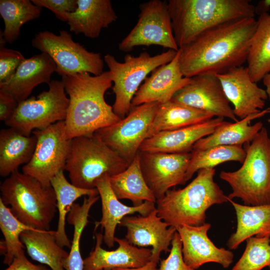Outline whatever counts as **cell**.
I'll use <instances>...</instances> for the list:
<instances>
[{
  "label": "cell",
  "instance_id": "cell-21",
  "mask_svg": "<svg viewBox=\"0 0 270 270\" xmlns=\"http://www.w3.org/2000/svg\"><path fill=\"white\" fill-rule=\"evenodd\" d=\"M96 245L84 260V270H112L116 268H132L142 267L150 260L152 249L138 248L126 238L115 237L118 248L107 250L102 247L104 236L96 233Z\"/></svg>",
  "mask_w": 270,
  "mask_h": 270
},
{
  "label": "cell",
  "instance_id": "cell-43",
  "mask_svg": "<svg viewBox=\"0 0 270 270\" xmlns=\"http://www.w3.org/2000/svg\"><path fill=\"white\" fill-rule=\"evenodd\" d=\"M158 264V262L150 260L146 264L140 268H116L112 270H159V268H157Z\"/></svg>",
  "mask_w": 270,
  "mask_h": 270
},
{
  "label": "cell",
  "instance_id": "cell-41",
  "mask_svg": "<svg viewBox=\"0 0 270 270\" xmlns=\"http://www.w3.org/2000/svg\"><path fill=\"white\" fill-rule=\"evenodd\" d=\"M19 102L11 94L0 90V120L4 122L13 114Z\"/></svg>",
  "mask_w": 270,
  "mask_h": 270
},
{
  "label": "cell",
  "instance_id": "cell-9",
  "mask_svg": "<svg viewBox=\"0 0 270 270\" xmlns=\"http://www.w3.org/2000/svg\"><path fill=\"white\" fill-rule=\"evenodd\" d=\"M48 89L19 102L5 124L26 136L66 119L69 98L62 80H52Z\"/></svg>",
  "mask_w": 270,
  "mask_h": 270
},
{
  "label": "cell",
  "instance_id": "cell-32",
  "mask_svg": "<svg viewBox=\"0 0 270 270\" xmlns=\"http://www.w3.org/2000/svg\"><path fill=\"white\" fill-rule=\"evenodd\" d=\"M246 62L250 76L256 83L270 72V14H260Z\"/></svg>",
  "mask_w": 270,
  "mask_h": 270
},
{
  "label": "cell",
  "instance_id": "cell-8",
  "mask_svg": "<svg viewBox=\"0 0 270 270\" xmlns=\"http://www.w3.org/2000/svg\"><path fill=\"white\" fill-rule=\"evenodd\" d=\"M178 51L168 50L166 52L150 56L143 52L138 56L126 54L124 62H118L110 54L104 56V61L112 74L115 100L112 106L114 112L120 118L128 114L132 107V100L146 76L158 67L169 63Z\"/></svg>",
  "mask_w": 270,
  "mask_h": 270
},
{
  "label": "cell",
  "instance_id": "cell-14",
  "mask_svg": "<svg viewBox=\"0 0 270 270\" xmlns=\"http://www.w3.org/2000/svg\"><path fill=\"white\" fill-rule=\"evenodd\" d=\"M140 164L146 184L156 200L173 186L186 182L191 152L170 154L139 151Z\"/></svg>",
  "mask_w": 270,
  "mask_h": 270
},
{
  "label": "cell",
  "instance_id": "cell-13",
  "mask_svg": "<svg viewBox=\"0 0 270 270\" xmlns=\"http://www.w3.org/2000/svg\"><path fill=\"white\" fill-rule=\"evenodd\" d=\"M140 10L137 23L119 43V50L128 52L138 46L157 45L178 51L168 2L150 0L140 4Z\"/></svg>",
  "mask_w": 270,
  "mask_h": 270
},
{
  "label": "cell",
  "instance_id": "cell-20",
  "mask_svg": "<svg viewBox=\"0 0 270 270\" xmlns=\"http://www.w3.org/2000/svg\"><path fill=\"white\" fill-rule=\"evenodd\" d=\"M224 122V118L216 117L185 128L161 132L146 138L139 151L170 154L191 152L196 142L211 134Z\"/></svg>",
  "mask_w": 270,
  "mask_h": 270
},
{
  "label": "cell",
  "instance_id": "cell-29",
  "mask_svg": "<svg viewBox=\"0 0 270 270\" xmlns=\"http://www.w3.org/2000/svg\"><path fill=\"white\" fill-rule=\"evenodd\" d=\"M20 240L32 260L52 270H65L62 262L68 252L57 243L55 231L27 230L21 234Z\"/></svg>",
  "mask_w": 270,
  "mask_h": 270
},
{
  "label": "cell",
  "instance_id": "cell-6",
  "mask_svg": "<svg viewBox=\"0 0 270 270\" xmlns=\"http://www.w3.org/2000/svg\"><path fill=\"white\" fill-rule=\"evenodd\" d=\"M246 156L240 168L222 171L220 178L230 186L228 201L240 198L244 204H270V136L263 127L248 144Z\"/></svg>",
  "mask_w": 270,
  "mask_h": 270
},
{
  "label": "cell",
  "instance_id": "cell-24",
  "mask_svg": "<svg viewBox=\"0 0 270 270\" xmlns=\"http://www.w3.org/2000/svg\"><path fill=\"white\" fill-rule=\"evenodd\" d=\"M117 18L110 0H77V8L68 14L66 22L70 32L96 38Z\"/></svg>",
  "mask_w": 270,
  "mask_h": 270
},
{
  "label": "cell",
  "instance_id": "cell-4",
  "mask_svg": "<svg viewBox=\"0 0 270 270\" xmlns=\"http://www.w3.org/2000/svg\"><path fill=\"white\" fill-rule=\"evenodd\" d=\"M215 168L199 170L196 176L186 187L169 190L157 200L158 215L170 226L204 223L206 212L212 205L228 202V198L214 181Z\"/></svg>",
  "mask_w": 270,
  "mask_h": 270
},
{
  "label": "cell",
  "instance_id": "cell-39",
  "mask_svg": "<svg viewBox=\"0 0 270 270\" xmlns=\"http://www.w3.org/2000/svg\"><path fill=\"white\" fill-rule=\"evenodd\" d=\"M168 256L160 260L159 270H195L184 262L182 254V242L176 231L171 242Z\"/></svg>",
  "mask_w": 270,
  "mask_h": 270
},
{
  "label": "cell",
  "instance_id": "cell-26",
  "mask_svg": "<svg viewBox=\"0 0 270 270\" xmlns=\"http://www.w3.org/2000/svg\"><path fill=\"white\" fill-rule=\"evenodd\" d=\"M270 112V108L260 112L248 116L234 123L225 121L211 134L198 140L194 146L193 150H202L212 146L226 145L242 146L250 144L264 127L258 122L250 125L252 120Z\"/></svg>",
  "mask_w": 270,
  "mask_h": 270
},
{
  "label": "cell",
  "instance_id": "cell-15",
  "mask_svg": "<svg viewBox=\"0 0 270 270\" xmlns=\"http://www.w3.org/2000/svg\"><path fill=\"white\" fill-rule=\"evenodd\" d=\"M178 91L171 100L208 112L214 117L238 122L220 81L216 74L198 75Z\"/></svg>",
  "mask_w": 270,
  "mask_h": 270
},
{
  "label": "cell",
  "instance_id": "cell-23",
  "mask_svg": "<svg viewBox=\"0 0 270 270\" xmlns=\"http://www.w3.org/2000/svg\"><path fill=\"white\" fill-rule=\"evenodd\" d=\"M95 187L101 200L102 210V218L96 222L95 228L100 226L102 230L104 229V242L109 248L114 246L116 229L123 218L136 212L146 216L156 208V202L149 201L136 206H128L121 202L112 189L108 174L98 179Z\"/></svg>",
  "mask_w": 270,
  "mask_h": 270
},
{
  "label": "cell",
  "instance_id": "cell-17",
  "mask_svg": "<svg viewBox=\"0 0 270 270\" xmlns=\"http://www.w3.org/2000/svg\"><path fill=\"white\" fill-rule=\"evenodd\" d=\"M210 227V223H204L198 226L182 224L176 228L182 242L184 260L194 270L208 262L218 263L226 268L233 262V252L216 246L208 238Z\"/></svg>",
  "mask_w": 270,
  "mask_h": 270
},
{
  "label": "cell",
  "instance_id": "cell-30",
  "mask_svg": "<svg viewBox=\"0 0 270 270\" xmlns=\"http://www.w3.org/2000/svg\"><path fill=\"white\" fill-rule=\"evenodd\" d=\"M110 183L118 200H129L134 206H139L146 201L156 203V199L142 172L139 151L124 170L110 176Z\"/></svg>",
  "mask_w": 270,
  "mask_h": 270
},
{
  "label": "cell",
  "instance_id": "cell-36",
  "mask_svg": "<svg viewBox=\"0 0 270 270\" xmlns=\"http://www.w3.org/2000/svg\"><path fill=\"white\" fill-rule=\"evenodd\" d=\"M0 228L6 247L4 263L8 266L16 256L24 252L25 247L20 240L21 234L25 230L34 229L18 220L0 200Z\"/></svg>",
  "mask_w": 270,
  "mask_h": 270
},
{
  "label": "cell",
  "instance_id": "cell-2",
  "mask_svg": "<svg viewBox=\"0 0 270 270\" xmlns=\"http://www.w3.org/2000/svg\"><path fill=\"white\" fill-rule=\"evenodd\" d=\"M62 80L69 98L64 120L68 139L92 135L122 119L104 98L106 92L112 84L110 70L97 76L88 72L64 76Z\"/></svg>",
  "mask_w": 270,
  "mask_h": 270
},
{
  "label": "cell",
  "instance_id": "cell-40",
  "mask_svg": "<svg viewBox=\"0 0 270 270\" xmlns=\"http://www.w3.org/2000/svg\"><path fill=\"white\" fill-rule=\"evenodd\" d=\"M36 6L46 8L52 11L57 18L66 22L67 14L74 12L77 8V0H32Z\"/></svg>",
  "mask_w": 270,
  "mask_h": 270
},
{
  "label": "cell",
  "instance_id": "cell-45",
  "mask_svg": "<svg viewBox=\"0 0 270 270\" xmlns=\"http://www.w3.org/2000/svg\"><path fill=\"white\" fill-rule=\"evenodd\" d=\"M264 86H266L268 98L270 101V72L267 74L262 79Z\"/></svg>",
  "mask_w": 270,
  "mask_h": 270
},
{
  "label": "cell",
  "instance_id": "cell-5",
  "mask_svg": "<svg viewBox=\"0 0 270 270\" xmlns=\"http://www.w3.org/2000/svg\"><path fill=\"white\" fill-rule=\"evenodd\" d=\"M3 203L12 214L28 226L49 230L57 212L56 199L52 186H46L34 178L18 170L0 184Z\"/></svg>",
  "mask_w": 270,
  "mask_h": 270
},
{
  "label": "cell",
  "instance_id": "cell-18",
  "mask_svg": "<svg viewBox=\"0 0 270 270\" xmlns=\"http://www.w3.org/2000/svg\"><path fill=\"white\" fill-rule=\"evenodd\" d=\"M216 75L227 98L234 106L236 118L242 120L264 108L265 100L268 98L266 92L252 81L246 67L236 68Z\"/></svg>",
  "mask_w": 270,
  "mask_h": 270
},
{
  "label": "cell",
  "instance_id": "cell-27",
  "mask_svg": "<svg viewBox=\"0 0 270 270\" xmlns=\"http://www.w3.org/2000/svg\"><path fill=\"white\" fill-rule=\"evenodd\" d=\"M36 144L34 134L26 136L8 128L0 131V175L10 176L31 160Z\"/></svg>",
  "mask_w": 270,
  "mask_h": 270
},
{
  "label": "cell",
  "instance_id": "cell-25",
  "mask_svg": "<svg viewBox=\"0 0 270 270\" xmlns=\"http://www.w3.org/2000/svg\"><path fill=\"white\" fill-rule=\"evenodd\" d=\"M229 202L233 206L236 217L237 225L226 245L235 250L244 241L252 236H270V204L248 206Z\"/></svg>",
  "mask_w": 270,
  "mask_h": 270
},
{
  "label": "cell",
  "instance_id": "cell-31",
  "mask_svg": "<svg viewBox=\"0 0 270 270\" xmlns=\"http://www.w3.org/2000/svg\"><path fill=\"white\" fill-rule=\"evenodd\" d=\"M64 171L58 172L52 179L50 184L56 194L58 214L57 229L55 230L56 242L62 248H70L71 243L66 230L68 214L77 199L82 196L98 194V192L96 188L86 189L74 186L68 180Z\"/></svg>",
  "mask_w": 270,
  "mask_h": 270
},
{
  "label": "cell",
  "instance_id": "cell-38",
  "mask_svg": "<svg viewBox=\"0 0 270 270\" xmlns=\"http://www.w3.org/2000/svg\"><path fill=\"white\" fill-rule=\"evenodd\" d=\"M0 44V83L8 80L26 58L20 52Z\"/></svg>",
  "mask_w": 270,
  "mask_h": 270
},
{
  "label": "cell",
  "instance_id": "cell-42",
  "mask_svg": "<svg viewBox=\"0 0 270 270\" xmlns=\"http://www.w3.org/2000/svg\"><path fill=\"white\" fill-rule=\"evenodd\" d=\"M4 270H52L42 264H35L26 256L24 252L16 256Z\"/></svg>",
  "mask_w": 270,
  "mask_h": 270
},
{
  "label": "cell",
  "instance_id": "cell-11",
  "mask_svg": "<svg viewBox=\"0 0 270 270\" xmlns=\"http://www.w3.org/2000/svg\"><path fill=\"white\" fill-rule=\"evenodd\" d=\"M36 144L30 162L22 168V172L30 176L46 186L60 170H64L72 140L66 135L64 121L34 130Z\"/></svg>",
  "mask_w": 270,
  "mask_h": 270
},
{
  "label": "cell",
  "instance_id": "cell-19",
  "mask_svg": "<svg viewBox=\"0 0 270 270\" xmlns=\"http://www.w3.org/2000/svg\"><path fill=\"white\" fill-rule=\"evenodd\" d=\"M180 50L169 63L162 65L146 78L132 100V106L150 102H167L182 88L188 84L191 78L184 76L180 66Z\"/></svg>",
  "mask_w": 270,
  "mask_h": 270
},
{
  "label": "cell",
  "instance_id": "cell-16",
  "mask_svg": "<svg viewBox=\"0 0 270 270\" xmlns=\"http://www.w3.org/2000/svg\"><path fill=\"white\" fill-rule=\"evenodd\" d=\"M156 208L146 216L123 218L120 226L126 228V239L133 246H152L150 260L158 262L162 252H170L169 248L176 229L162 220Z\"/></svg>",
  "mask_w": 270,
  "mask_h": 270
},
{
  "label": "cell",
  "instance_id": "cell-44",
  "mask_svg": "<svg viewBox=\"0 0 270 270\" xmlns=\"http://www.w3.org/2000/svg\"><path fill=\"white\" fill-rule=\"evenodd\" d=\"M256 13L260 12V14L267 12V10L270 8V0H263L260 1L256 7Z\"/></svg>",
  "mask_w": 270,
  "mask_h": 270
},
{
  "label": "cell",
  "instance_id": "cell-33",
  "mask_svg": "<svg viewBox=\"0 0 270 270\" xmlns=\"http://www.w3.org/2000/svg\"><path fill=\"white\" fill-rule=\"evenodd\" d=\"M42 8L29 0H0V14L4 28L2 34L6 43L12 44L20 36L22 26L26 22L38 18Z\"/></svg>",
  "mask_w": 270,
  "mask_h": 270
},
{
  "label": "cell",
  "instance_id": "cell-7",
  "mask_svg": "<svg viewBox=\"0 0 270 270\" xmlns=\"http://www.w3.org/2000/svg\"><path fill=\"white\" fill-rule=\"evenodd\" d=\"M129 165L94 134L72 139L64 170L73 184L93 189L98 179L116 174Z\"/></svg>",
  "mask_w": 270,
  "mask_h": 270
},
{
  "label": "cell",
  "instance_id": "cell-10",
  "mask_svg": "<svg viewBox=\"0 0 270 270\" xmlns=\"http://www.w3.org/2000/svg\"><path fill=\"white\" fill-rule=\"evenodd\" d=\"M33 47L48 54L62 76L88 72L97 76L104 72V60L100 53L88 52L73 40L70 34L60 30L56 35L49 31L38 32L32 41Z\"/></svg>",
  "mask_w": 270,
  "mask_h": 270
},
{
  "label": "cell",
  "instance_id": "cell-37",
  "mask_svg": "<svg viewBox=\"0 0 270 270\" xmlns=\"http://www.w3.org/2000/svg\"><path fill=\"white\" fill-rule=\"evenodd\" d=\"M246 244L242 256L232 270H270V236H252L246 240Z\"/></svg>",
  "mask_w": 270,
  "mask_h": 270
},
{
  "label": "cell",
  "instance_id": "cell-35",
  "mask_svg": "<svg viewBox=\"0 0 270 270\" xmlns=\"http://www.w3.org/2000/svg\"><path fill=\"white\" fill-rule=\"evenodd\" d=\"M246 152L242 146L220 145L202 150H193L186 175V182L195 172L205 168H214L218 165L228 161L242 164Z\"/></svg>",
  "mask_w": 270,
  "mask_h": 270
},
{
  "label": "cell",
  "instance_id": "cell-47",
  "mask_svg": "<svg viewBox=\"0 0 270 270\" xmlns=\"http://www.w3.org/2000/svg\"><path fill=\"white\" fill-rule=\"evenodd\" d=\"M268 121L269 123H270V118L268 120Z\"/></svg>",
  "mask_w": 270,
  "mask_h": 270
},
{
  "label": "cell",
  "instance_id": "cell-34",
  "mask_svg": "<svg viewBox=\"0 0 270 270\" xmlns=\"http://www.w3.org/2000/svg\"><path fill=\"white\" fill-rule=\"evenodd\" d=\"M99 198V194L84 197L82 204L74 203L68 214L66 220L68 224L74 226V234L70 252L62 262L65 270L84 269V262L80 250V238L88 222L90 210Z\"/></svg>",
  "mask_w": 270,
  "mask_h": 270
},
{
  "label": "cell",
  "instance_id": "cell-28",
  "mask_svg": "<svg viewBox=\"0 0 270 270\" xmlns=\"http://www.w3.org/2000/svg\"><path fill=\"white\" fill-rule=\"evenodd\" d=\"M214 117L210 112L170 100L160 104L148 129L146 138L161 132L192 126Z\"/></svg>",
  "mask_w": 270,
  "mask_h": 270
},
{
  "label": "cell",
  "instance_id": "cell-48",
  "mask_svg": "<svg viewBox=\"0 0 270 270\" xmlns=\"http://www.w3.org/2000/svg\"></svg>",
  "mask_w": 270,
  "mask_h": 270
},
{
  "label": "cell",
  "instance_id": "cell-46",
  "mask_svg": "<svg viewBox=\"0 0 270 270\" xmlns=\"http://www.w3.org/2000/svg\"><path fill=\"white\" fill-rule=\"evenodd\" d=\"M0 254L4 256L6 253V247L4 240H0Z\"/></svg>",
  "mask_w": 270,
  "mask_h": 270
},
{
  "label": "cell",
  "instance_id": "cell-22",
  "mask_svg": "<svg viewBox=\"0 0 270 270\" xmlns=\"http://www.w3.org/2000/svg\"><path fill=\"white\" fill-rule=\"evenodd\" d=\"M56 69V63L46 53L25 58L10 79L0 83V90L11 94L20 102L28 98L38 85L48 84Z\"/></svg>",
  "mask_w": 270,
  "mask_h": 270
},
{
  "label": "cell",
  "instance_id": "cell-1",
  "mask_svg": "<svg viewBox=\"0 0 270 270\" xmlns=\"http://www.w3.org/2000/svg\"><path fill=\"white\" fill-rule=\"evenodd\" d=\"M257 20L247 18L213 28L180 48L184 76L220 74L246 62Z\"/></svg>",
  "mask_w": 270,
  "mask_h": 270
},
{
  "label": "cell",
  "instance_id": "cell-3",
  "mask_svg": "<svg viewBox=\"0 0 270 270\" xmlns=\"http://www.w3.org/2000/svg\"><path fill=\"white\" fill-rule=\"evenodd\" d=\"M167 2L179 49L213 28L254 18L256 14L255 6L248 0H169Z\"/></svg>",
  "mask_w": 270,
  "mask_h": 270
},
{
  "label": "cell",
  "instance_id": "cell-12",
  "mask_svg": "<svg viewBox=\"0 0 270 270\" xmlns=\"http://www.w3.org/2000/svg\"><path fill=\"white\" fill-rule=\"evenodd\" d=\"M160 104L150 102L132 106L126 117L94 134L130 164L146 138Z\"/></svg>",
  "mask_w": 270,
  "mask_h": 270
}]
</instances>
